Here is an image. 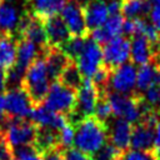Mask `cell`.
Masks as SVG:
<instances>
[{
    "mask_svg": "<svg viewBox=\"0 0 160 160\" xmlns=\"http://www.w3.org/2000/svg\"><path fill=\"white\" fill-rule=\"evenodd\" d=\"M75 128V149L84 152L89 158L101 149L108 141V126L96 118L90 116L80 120Z\"/></svg>",
    "mask_w": 160,
    "mask_h": 160,
    "instance_id": "1",
    "label": "cell"
},
{
    "mask_svg": "<svg viewBox=\"0 0 160 160\" xmlns=\"http://www.w3.org/2000/svg\"><path fill=\"white\" fill-rule=\"evenodd\" d=\"M45 59L41 55L26 70L21 88L26 91L34 106L41 105L51 85Z\"/></svg>",
    "mask_w": 160,
    "mask_h": 160,
    "instance_id": "2",
    "label": "cell"
},
{
    "mask_svg": "<svg viewBox=\"0 0 160 160\" xmlns=\"http://www.w3.org/2000/svg\"><path fill=\"white\" fill-rule=\"evenodd\" d=\"M104 95L106 96L112 115L116 116V119H122L130 124H138L142 119L144 102L140 95H120L111 91H106Z\"/></svg>",
    "mask_w": 160,
    "mask_h": 160,
    "instance_id": "3",
    "label": "cell"
},
{
    "mask_svg": "<svg viewBox=\"0 0 160 160\" xmlns=\"http://www.w3.org/2000/svg\"><path fill=\"white\" fill-rule=\"evenodd\" d=\"M38 126L28 119H8L1 128L2 139L14 150L20 146L32 145L36 136Z\"/></svg>",
    "mask_w": 160,
    "mask_h": 160,
    "instance_id": "4",
    "label": "cell"
},
{
    "mask_svg": "<svg viewBox=\"0 0 160 160\" xmlns=\"http://www.w3.org/2000/svg\"><path fill=\"white\" fill-rule=\"evenodd\" d=\"M99 98L100 92L91 82V80L84 79L81 86L76 90V104L72 112L66 116L68 121L71 125H75L85 118L94 116V110Z\"/></svg>",
    "mask_w": 160,
    "mask_h": 160,
    "instance_id": "5",
    "label": "cell"
},
{
    "mask_svg": "<svg viewBox=\"0 0 160 160\" xmlns=\"http://www.w3.org/2000/svg\"><path fill=\"white\" fill-rule=\"evenodd\" d=\"M76 104V90L70 89L61 82L52 81L50 89L42 101V105L54 112L61 115H70Z\"/></svg>",
    "mask_w": 160,
    "mask_h": 160,
    "instance_id": "6",
    "label": "cell"
},
{
    "mask_svg": "<svg viewBox=\"0 0 160 160\" xmlns=\"http://www.w3.org/2000/svg\"><path fill=\"white\" fill-rule=\"evenodd\" d=\"M136 74L138 69L132 62H126L119 68L112 69L108 91L120 95H134L132 92L136 88Z\"/></svg>",
    "mask_w": 160,
    "mask_h": 160,
    "instance_id": "7",
    "label": "cell"
},
{
    "mask_svg": "<svg viewBox=\"0 0 160 160\" xmlns=\"http://www.w3.org/2000/svg\"><path fill=\"white\" fill-rule=\"evenodd\" d=\"M74 62L84 79H91L92 75L104 65L101 46L94 40L86 39L82 51Z\"/></svg>",
    "mask_w": 160,
    "mask_h": 160,
    "instance_id": "8",
    "label": "cell"
},
{
    "mask_svg": "<svg viewBox=\"0 0 160 160\" xmlns=\"http://www.w3.org/2000/svg\"><path fill=\"white\" fill-rule=\"evenodd\" d=\"M5 111L8 119H28L34 109V104L22 88L8 89L4 94Z\"/></svg>",
    "mask_w": 160,
    "mask_h": 160,
    "instance_id": "9",
    "label": "cell"
},
{
    "mask_svg": "<svg viewBox=\"0 0 160 160\" xmlns=\"http://www.w3.org/2000/svg\"><path fill=\"white\" fill-rule=\"evenodd\" d=\"M104 65L109 69L119 68L130 60V40L126 36H116L101 48Z\"/></svg>",
    "mask_w": 160,
    "mask_h": 160,
    "instance_id": "10",
    "label": "cell"
},
{
    "mask_svg": "<svg viewBox=\"0 0 160 160\" xmlns=\"http://www.w3.org/2000/svg\"><path fill=\"white\" fill-rule=\"evenodd\" d=\"M60 18L65 22L71 36H84L88 31L84 6L78 0H68L60 11Z\"/></svg>",
    "mask_w": 160,
    "mask_h": 160,
    "instance_id": "11",
    "label": "cell"
},
{
    "mask_svg": "<svg viewBox=\"0 0 160 160\" xmlns=\"http://www.w3.org/2000/svg\"><path fill=\"white\" fill-rule=\"evenodd\" d=\"M108 126V139L110 144L115 146L121 152L126 151L130 146L132 125L122 119H115L111 122L106 124Z\"/></svg>",
    "mask_w": 160,
    "mask_h": 160,
    "instance_id": "12",
    "label": "cell"
},
{
    "mask_svg": "<svg viewBox=\"0 0 160 160\" xmlns=\"http://www.w3.org/2000/svg\"><path fill=\"white\" fill-rule=\"evenodd\" d=\"M29 120L32 124H35L38 128H48V129H52L56 131H59L62 126H65L69 122L65 115L50 111L42 104L34 106Z\"/></svg>",
    "mask_w": 160,
    "mask_h": 160,
    "instance_id": "13",
    "label": "cell"
},
{
    "mask_svg": "<svg viewBox=\"0 0 160 160\" xmlns=\"http://www.w3.org/2000/svg\"><path fill=\"white\" fill-rule=\"evenodd\" d=\"M44 28L49 48H61L70 39V32L60 15L45 19Z\"/></svg>",
    "mask_w": 160,
    "mask_h": 160,
    "instance_id": "14",
    "label": "cell"
},
{
    "mask_svg": "<svg viewBox=\"0 0 160 160\" xmlns=\"http://www.w3.org/2000/svg\"><path fill=\"white\" fill-rule=\"evenodd\" d=\"M84 16L88 30H95L102 26L110 16L106 0H91L84 5Z\"/></svg>",
    "mask_w": 160,
    "mask_h": 160,
    "instance_id": "15",
    "label": "cell"
},
{
    "mask_svg": "<svg viewBox=\"0 0 160 160\" xmlns=\"http://www.w3.org/2000/svg\"><path fill=\"white\" fill-rule=\"evenodd\" d=\"M124 21H125V19L120 14L110 15L109 19L106 20V22L102 26L91 31V38L90 39L100 45V44L108 42L109 40H111L116 36H120L122 34Z\"/></svg>",
    "mask_w": 160,
    "mask_h": 160,
    "instance_id": "16",
    "label": "cell"
},
{
    "mask_svg": "<svg viewBox=\"0 0 160 160\" xmlns=\"http://www.w3.org/2000/svg\"><path fill=\"white\" fill-rule=\"evenodd\" d=\"M155 56V45H152L144 36H132L130 41V59L134 65H146L151 62Z\"/></svg>",
    "mask_w": 160,
    "mask_h": 160,
    "instance_id": "17",
    "label": "cell"
},
{
    "mask_svg": "<svg viewBox=\"0 0 160 160\" xmlns=\"http://www.w3.org/2000/svg\"><path fill=\"white\" fill-rule=\"evenodd\" d=\"M22 16L20 15L18 8L10 2L4 1L0 4V35L14 36L18 32L20 21Z\"/></svg>",
    "mask_w": 160,
    "mask_h": 160,
    "instance_id": "18",
    "label": "cell"
},
{
    "mask_svg": "<svg viewBox=\"0 0 160 160\" xmlns=\"http://www.w3.org/2000/svg\"><path fill=\"white\" fill-rule=\"evenodd\" d=\"M45 50L39 48L36 44L26 40V39H20L18 41V50H16V61L15 65L18 69L21 71L28 70V68L41 55H44Z\"/></svg>",
    "mask_w": 160,
    "mask_h": 160,
    "instance_id": "19",
    "label": "cell"
},
{
    "mask_svg": "<svg viewBox=\"0 0 160 160\" xmlns=\"http://www.w3.org/2000/svg\"><path fill=\"white\" fill-rule=\"evenodd\" d=\"M42 56L45 59V64L51 81H56L64 69L71 62V60L64 54L60 48H48Z\"/></svg>",
    "mask_w": 160,
    "mask_h": 160,
    "instance_id": "20",
    "label": "cell"
},
{
    "mask_svg": "<svg viewBox=\"0 0 160 160\" xmlns=\"http://www.w3.org/2000/svg\"><path fill=\"white\" fill-rule=\"evenodd\" d=\"M18 41L11 35H0V70L8 71L16 61Z\"/></svg>",
    "mask_w": 160,
    "mask_h": 160,
    "instance_id": "21",
    "label": "cell"
},
{
    "mask_svg": "<svg viewBox=\"0 0 160 160\" xmlns=\"http://www.w3.org/2000/svg\"><path fill=\"white\" fill-rule=\"evenodd\" d=\"M68 0H30L34 16L45 20L48 18L59 15Z\"/></svg>",
    "mask_w": 160,
    "mask_h": 160,
    "instance_id": "22",
    "label": "cell"
},
{
    "mask_svg": "<svg viewBox=\"0 0 160 160\" xmlns=\"http://www.w3.org/2000/svg\"><path fill=\"white\" fill-rule=\"evenodd\" d=\"M32 145L41 154L54 150V149H60L58 131L52 129H48V128H38L36 136H35Z\"/></svg>",
    "mask_w": 160,
    "mask_h": 160,
    "instance_id": "23",
    "label": "cell"
},
{
    "mask_svg": "<svg viewBox=\"0 0 160 160\" xmlns=\"http://www.w3.org/2000/svg\"><path fill=\"white\" fill-rule=\"evenodd\" d=\"M150 4L149 0H124L121 5L122 16L130 20L142 19V16L150 12Z\"/></svg>",
    "mask_w": 160,
    "mask_h": 160,
    "instance_id": "24",
    "label": "cell"
},
{
    "mask_svg": "<svg viewBox=\"0 0 160 160\" xmlns=\"http://www.w3.org/2000/svg\"><path fill=\"white\" fill-rule=\"evenodd\" d=\"M58 81L61 82L62 85L70 88V89L78 90V89L81 86V84H82V81H84V78H82V75L80 74V71H79L78 66L75 65V62L71 61V62L64 69V71L61 72V75H60V78L58 79Z\"/></svg>",
    "mask_w": 160,
    "mask_h": 160,
    "instance_id": "25",
    "label": "cell"
},
{
    "mask_svg": "<svg viewBox=\"0 0 160 160\" xmlns=\"http://www.w3.org/2000/svg\"><path fill=\"white\" fill-rule=\"evenodd\" d=\"M85 44H86V39L84 36H71L60 49L71 61H75L76 58L82 51Z\"/></svg>",
    "mask_w": 160,
    "mask_h": 160,
    "instance_id": "26",
    "label": "cell"
},
{
    "mask_svg": "<svg viewBox=\"0 0 160 160\" xmlns=\"http://www.w3.org/2000/svg\"><path fill=\"white\" fill-rule=\"evenodd\" d=\"M136 35L144 36L152 45H156L160 42V35L156 31V29L152 26L150 21H146L144 19H136Z\"/></svg>",
    "mask_w": 160,
    "mask_h": 160,
    "instance_id": "27",
    "label": "cell"
},
{
    "mask_svg": "<svg viewBox=\"0 0 160 160\" xmlns=\"http://www.w3.org/2000/svg\"><path fill=\"white\" fill-rule=\"evenodd\" d=\"M111 116H112V111H111V106H110L106 96L100 95V98L96 102L95 110H94V118H96L99 121L106 124Z\"/></svg>",
    "mask_w": 160,
    "mask_h": 160,
    "instance_id": "28",
    "label": "cell"
},
{
    "mask_svg": "<svg viewBox=\"0 0 160 160\" xmlns=\"http://www.w3.org/2000/svg\"><path fill=\"white\" fill-rule=\"evenodd\" d=\"M59 146L61 150H68L71 149L74 145V139H75V128L70 122H68L65 126H62L59 131Z\"/></svg>",
    "mask_w": 160,
    "mask_h": 160,
    "instance_id": "29",
    "label": "cell"
},
{
    "mask_svg": "<svg viewBox=\"0 0 160 160\" xmlns=\"http://www.w3.org/2000/svg\"><path fill=\"white\" fill-rule=\"evenodd\" d=\"M121 151L118 150L115 146H112L110 142L105 144L101 149H99L92 156H90L91 160H120Z\"/></svg>",
    "mask_w": 160,
    "mask_h": 160,
    "instance_id": "30",
    "label": "cell"
},
{
    "mask_svg": "<svg viewBox=\"0 0 160 160\" xmlns=\"http://www.w3.org/2000/svg\"><path fill=\"white\" fill-rule=\"evenodd\" d=\"M140 96L148 106L160 111V86H151Z\"/></svg>",
    "mask_w": 160,
    "mask_h": 160,
    "instance_id": "31",
    "label": "cell"
},
{
    "mask_svg": "<svg viewBox=\"0 0 160 160\" xmlns=\"http://www.w3.org/2000/svg\"><path fill=\"white\" fill-rule=\"evenodd\" d=\"M120 160H158L154 150L140 151V150H126L121 154Z\"/></svg>",
    "mask_w": 160,
    "mask_h": 160,
    "instance_id": "32",
    "label": "cell"
},
{
    "mask_svg": "<svg viewBox=\"0 0 160 160\" xmlns=\"http://www.w3.org/2000/svg\"><path fill=\"white\" fill-rule=\"evenodd\" d=\"M149 20L160 35V4L152 5L149 12Z\"/></svg>",
    "mask_w": 160,
    "mask_h": 160,
    "instance_id": "33",
    "label": "cell"
},
{
    "mask_svg": "<svg viewBox=\"0 0 160 160\" xmlns=\"http://www.w3.org/2000/svg\"><path fill=\"white\" fill-rule=\"evenodd\" d=\"M0 160H15L14 150L8 145L4 139L0 141Z\"/></svg>",
    "mask_w": 160,
    "mask_h": 160,
    "instance_id": "34",
    "label": "cell"
},
{
    "mask_svg": "<svg viewBox=\"0 0 160 160\" xmlns=\"http://www.w3.org/2000/svg\"><path fill=\"white\" fill-rule=\"evenodd\" d=\"M106 5H108V10L110 15H116L121 11L122 1L121 0H106Z\"/></svg>",
    "mask_w": 160,
    "mask_h": 160,
    "instance_id": "35",
    "label": "cell"
},
{
    "mask_svg": "<svg viewBox=\"0 0 160 160\" xmlns=\"http://www.w3.org/2000/svg\"><path fill=\"white\" fill-rule=\"evenodd\" d=\"M62 151L61 149H54L42 154V160H62Z\"/></svg>",
    "mask_w": 160,
    "mask_h": 160,
    "instance_id": "36",
    "label": "cell"
},
{
    "mask_svg": "<svg viewBox=\"0 0 160 160\" xmlns=\"http://www.w3.org/2000/svg\"><path fill=\"white\" fill-rule=\"evenodd\" d=\"M6 121H8V115L5 111V98L4 94H0V129L5 125Z\"/></svg>",
    "mask_w": 160,
    "mask_h": 160,
    "instance_id": "37",
    "label": "cell"
},
{
    "mask_svg": "<svg viewBox=\"0 0 160 160\" xmlns=\"http://www.w3.org/2000/svg\"><path fill=\"white\" fill-rule=\"evenodd\" d=\"M154 152L158 158V160H160V124H158L156 129H155V139H154Z\"/></svg>",
    "mask_w": 160,
    "mask_h": 160,
    "instance_id": "38",
    "label": "cell"
},
{
    "mask_svg": "<svg viewBox=\"0 0 160 160\" xmlns=\"http://www.w3.org/2000/svg\"><path fill=\"white\" fill-rule=\"evenodd\" d=\"M6 91V71L0 70V94Z\"/></svg>",
    "mask_w": 160,
    "mask_h": 160,
    "instance_id": "39",
    "label": "cell"
},
{
    "mask_svg": "<svg viewBox=\"0 0 160 160\" xmlns=\"http://www.w3.org/2000/svg\"><path fill=\"white\" fill-rule=\"evenodd\" d=\"M150 2H152V5H158V4H160V0H149Z\"/></svg>",
    "mask_w": 160,
    "mask_h": 160,
    "instance_id": "40",
    "label": "cell"
},
{
    "mask_svg": "<svg viewBox=\"0 0 160 160\" xmlns=\"http://www.w3.org/2000/svg\"><path fill=\"white\" fill-rule=\"evenodd\" d=\"M2 140V131H1V129H0V141Z\"/></svg>",
    "mask_w": 160,
    "mask_h": 160,
    "instance_id": "41",
    "label": "cell"
},
{
    "mask_svg": "<svg viewBox=\"0 0 160 160\" xmlns=\"http://www.w3.org/2000/svg\"><path fill=\"white\" fill-rule=\"evenodd\" d=\"M1 2H2V1H1V0H0V4H1Z\"/></svg>",
    "mask_w": 160,
    "mask_h": 160,
    "instance_id": "42",
    "label": "cell"
},
{
    "mask_svg": "<svg viewBox=\"0 0 160 160\" xmlns=\"http://www.w3.org/2000/svg\"><path fill=\"white\" fill-rule=\"evenodd\" d=\"M88 1H91V0H88Z\"/></svg>",
    "mask_w": 160,
    "mask_h": 160,
    "instance_id": "43",
    "label": "cell"
},
{
    "mask_svg": "<svg viewBox=\"0 0 160 160\" xmlns=\"http://www.w3.org/2000/svg\"><path fill=\"white\" fill-rule=\"evenodd\" d=\"M159 124H160V122H159Z\"/></svg>",
    "mask_w": 160,
    "mask_h": 160,
    "instance_id": "44",
    "label": "cell"
},
{
    "mask_svg": "<svg viewBox=\"0 0 160 160\" xmlns=\"http://www.w3.org/2000/svg\"><path fill=\"white\" fill-rule=\"evenodd\" d=\"M159 65H160V64H159Z\"/></svg>",
    "mask_w": 160,
    "mask_h": 160,
    "instance_id": "45",
    "label": "cell"
}]
</instances>
